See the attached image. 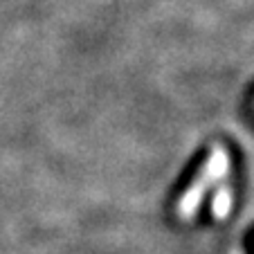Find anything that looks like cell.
<instances>
[{
    "label": "cell",
    "mask_w": 254,
    "mask_h": 254,
    "mask_svg": "<svg viewBox=\"0 0 254 254\" xmlns=\"http://www.w3.org/2000/svg\"><path fill=\"white\" fill-rule=\"evenodd\" d=\"M230 176V153L223 144H214L207 155V160L202 162L200 171L196 173L189 187L183 191V196L176 202V214L180 221H191L193 216L200 209V202L205 200L207 191L211 189V185L223 183Z\"/></svg>",
    "instance_id": "6da1fadb"
},
{
    "label": "cell",
    "mask_w": 254,
    "mask_h": 254,
    "mask_svg": "<svg viewBox=\"0 0 254 254\" xmlns=\"http://www.w3.org/2000/svg\"><path fill=\"white\" fill-rule=\"evenodd\" d=\"M211 207H214L211 211H214L216 218H225V216L230 214V207H232V189H230V185H223V187L218 189V193L214 196Z\"/></svg>",
    "instance_id": "7a4b0ae2"
}]
</instances>
